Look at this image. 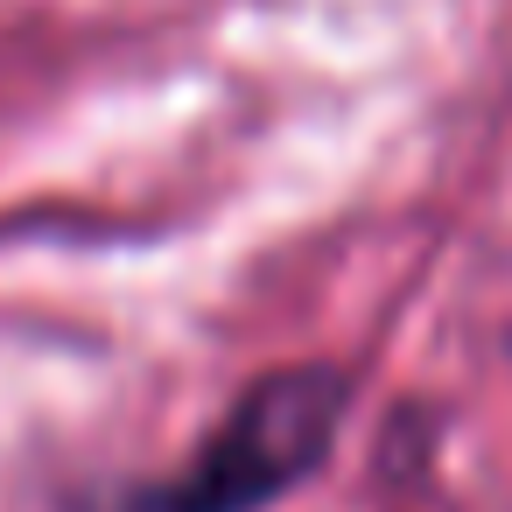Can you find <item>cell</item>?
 I'll list each match as a JSON object with an SVG mask.
<instances>
[{
  "mask_svg": "<svg viewBox=\"0 0 512 512\" xmlns=\"http://www.w3.org/2000/svg\"><path fill=\"white\" fill-rule=\"evenodd\" d=\"M344 421V379L330 365H295L260 386L218 421L183 477H169L148 512H260L267 498L295 491Z\"/></svg>",
  "mask_w": 512,
  "mask_h": 512,
  "instance_id": "obj_1",
  "label": "cell"
}]
</instances>
